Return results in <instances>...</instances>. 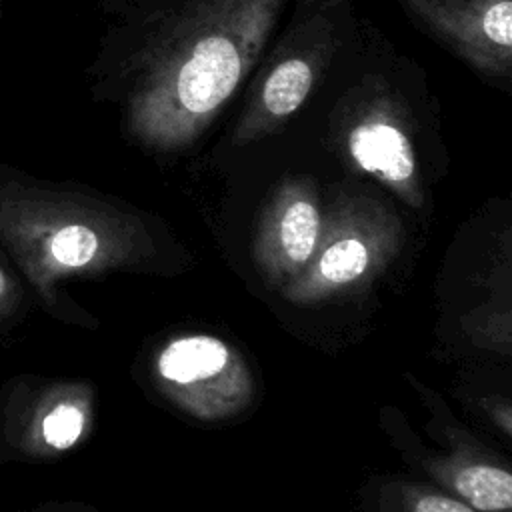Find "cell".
<instances>
[{
  "mask_svg": "<svg viewBox=\"0 0 512 512\" xmlns=\"http://www.w3.org/2000/svg\"><path fill=\"white\" fill-rule=\"evenodd\" d=\"M242 60L228 36H206L196 42L174 78V96L194 116L214 112L236 88Z\"/></svg>",
  "mask_w": 512,
  "mask_h": 512,
  "instance_id": "obj_1",
  "label": "cell"
},
{
  "mask_svg": "<svg viewBox=\"0 0 512 512\" xmlns=\"http://www.w3.org/2000/svg\"><path fill=\"white\" fill-rule=\"evenodd\" d=\"M352 158L372 174L390 182H406L414 174V152L404 136L392 124L366 122L352 130L348 138Z\"/></svg>",
  "mask_w": 512,
  "mask_h": 512,
  "instance_id": "obj_2",
  "label": "cell"
},
{
  "mask_svg": "<svg viewBox=\"0 0 512 512\" xmlns=\"http://www.w3.org/2000/svg\"><path fill=\"white\" fill-rule=\"evenodd\" d=\"M228 364V348L212 336H188L174 340L158 358L162 378L176 384H192L218 374Z\"/></svg>",
  "mask_w": 512,
  "mask_h": 512,
  "instance_id": "obj_3",
  "label": "cell"
},
{
  "mask_svg": "<svg viewBox=\"0 0 512 512\" xmlns=\"http://www.w3.org/2000/svg\"><path fill=\"white\" fill-rule=\"evenodd\" d=\"M456 490L468 504L486 510H508L512 504V476L494 466H468L456 476Z\"/></svg>",
  "mask_w": 512,
  "mask_h": 512,
  "instance_id": "obj_4",
  "label": "cell"
},
{
  "mask_svg": "<svg viewBox=\"0 0 512 512\" xmlns=\"http://www.w3.org/2000/svg\"><path fill=\"white\" fill-rule=\"evenodd\" d=\"M312 86V70L304 60L292 58L278 64L264 84V104L268 112L284 116L294 112Z\"/></svg>",
  "mask_w": 512,
  "mask_h": 512,
  "instance_id": "obj_5",
  "label": "cell"
},
{
  "mask_svg": "<svg viewBox=\"0 0 512 512\" xmlns=\"http://www.w3.org/2000/svg\"><path fill=\"white\" fill-rule=\"evenodd\" d=\"M318 236V212L306 200L292 202L280 220V242L292 262H306Z\"/></svg>",
  "mask_w": 512,
  "mask_h": 512,
  "instance_id": "obj_6",
  "label": "cell"
},
{
  "mask_svg": "<svg viewBox=\"0 0 512 512\" xmlns=\"http://www.w3.org/2000/svg\"><path fill=\"white\" fill-rule=\"evenodd\" d=\"M98 250V236L84 224H66L50 238V254L64 266H84Z\"/></svg>",
  "mask_w": 512,
  "mask_h": 512,
  "instance_id": "obj_7",
  "label": "cell"
},
{
  "mask_svg": "<svg viewBox=\"0 0 512 512\" xmlns=\"http://www.w3.org/2000/svg\"><path fill=\"white\" fill-rule=\"evenodd\" d=\"M368 264V250L356 238L334 242L320 260V270L330 282H350L358 278Z\"/></svg>",
  "mask_w": 512,
  "mask_h": 512,
  "instance_id": "obj_8",
  "label": "cell"
},
{
  "mask_svg": "<svg viewBox=\"0 0 512 512\" xmlns=\"http://www.w3.org/2000/svg\"><path fill=\"white\" fill-rule=\"evenodd\" d=\"M84 428V414L80 408L70 404L56 406L42 422L44 440L54 448H68L72 446Z\"/></svg>",
  "mask_w": 512,
  "mask_h": 512,
  "instance_id": "obj_9",
  "label": "cell"
},
{
  "mask_svg": "<svg viewBox=\"0 0 512 512\" xmlns=\"http://www.w3.org/2000/svg\"><path fill=\"white\" fill-rule=\"evenodd\" d=\"M482 34L496 46L508 50L512 46V2L498 0L492 2L480 20Z\"/></svg>",
  "mask_w": 512,
  "mask_h": 512,
  "instance_id": "obj_10",
  "label": "cell"
},
{
  "mask_svg": "<svg viewBox=\"0 0 512 512\" xmlns=\"http://www.w3.org/2000/svg\"><path fill=\"white\" fill-rule=\"evenodd\" d=\"M414 512H474V510L446 496H424L416 502Z\"/></svg>",
  "mask_w": 512,
  "mask_h": 512,
  "instance_id": "obj_11",
  "label": "cell"
},
{
  "mask_svg": "<svg viewBox=\"0 0 512 512\" xmlns=\"http://www.w3.org/2000/svg\"><path fill=\"white\" fill-rule=\"evenodd\" d=\"M6 290V276H4V272L0 270V294Z\"/></svg>",
  "mask_w": 512,
  "mask_h": 512,
  "instance_id": "obj_12",
  "label": "cell"
}]
</instances>
